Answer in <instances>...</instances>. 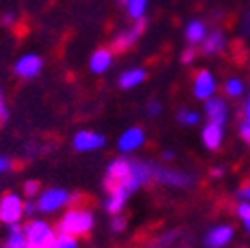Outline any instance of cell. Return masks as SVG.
<instances>
[{
	"mask_svg": "<svg viewBox=\"0 0 250 248\" xmlns=\"http://www.w3.org/2000/svg\"><path fill=\"white\" fill-rule=\"evenodd\" d=\"M93 225H96V216H93V212L89 208L74 207V208H68L64 214L60 216L56 230L80 238V236H87L91 232Z\"/></svg>",
	"mask_w": 250,
	"mask_h": 248,
	"instance_id": "obj_1",
	"label": "cell"
},
{
	"mask_svg": "<svg viewBox=\"0 0 250 248\" xmlns=\"http://www.w3.org/2000/svg\"><path fill=\"white\" fill-rule=\"evenodd\" d=\"M141 187V185L131 177H127L125 181H119L111 187H107V199H105V210L109 214H119L123 210V207L127 205V201L131 199V195Z\"/></svg>",
	"mask_w": 250,
	"mask_h": 248,
	"instance_id": "obj_2",
	"label": "cell"
},
{
	"mask_svg": "<svg viewBox=\"0 0 250 248\" xmlns=\"http://www.w3.org/2000/svg\"><path fill=\"white\" fill-rule=\"evenodd\" d=\"M24 236H26L28 248H54L58 230L46 221L34 219L32 223H28L24 227Z\"/></svg>",
	"mask_w": 250,
	"mask_h": 248,
	"instance_id": "obj_3",
	"label": "cell"
},
{
	"mask_svg": "<svg viewBox=\"0 0 250 248\" xmlns=\"http://www.w3.org/2000/svg\"><path fill=\"white\" fill-rule=\"evenodd\" d=\"M78 201H82L80 195H72L70 191L66 189H48L44 193L38 195V201H36V207L40 212H56L58 208L62 207H68V205H76L78 207Z\"/></svg>",
	"mask_w": 250,
	"mask_h": 248,
	"instance_id": "obj_4",
	"label": "cell"
},
{
	"mask_svg": "<svg viewBox=\"0 0 250 248\" xmlns=\"http://www.w3.org/2000/svg\"><path fill=\"white\" fill-rule=\"evenodd\" d=\"M153 179L167 185V187H177V189H187V187H193L195 177L187 171L181 169H171V167H161V165H153Z\"/></svg>",
	"mask_w": 250,
	"mask_h": 248,
	"instance_id": "obj_5",
	"label": "cell"
},
{
	"mask_svg": "<svg viewBox=\"0 0 250 248\" xmlns=\"http://www.w3.org/2000/svg\"><path fill=\"white\" fill-rule=\"evenodd\" d=\"M24 216V201L16 193H4L0 197V223L8 227L20 225Z\"/></svg>",
	"mask_w": 250,
	"mask_h": 248,
	"instance_id": "obj_6",
	"label": "cell"
},
{
	"mask_svg": "<svg viewBox=\"0 0 250 248\" xmlns=\"http://www.w3.org/2000/svg\"><path fill=\"white\" fill-rule=\"evenodd\" d=\"M143 248H191V236L185 228H171L151 238Z\"/></svg>",
	"mask_w": 250,
	"mask_h": 248,
	"instance_id": "obj_7",
	"label": "cell"
},
{
	"mask_svg": "<svg viewBox=\"0 0 250 248\" xmlns=\"http://www.w3.org/2000/svg\"><path fill=\"white\" fill-rule=\"evenodd\" d=\"M145 28H147V18H139L129 28L121 30V32L111 40V52H125V50H129L141 38V34L145 32Z\"/></svg>",
	"mask_w": 250,
	"mask_h": 248,
	"instance_id": "obj_8",
	"label": "cell"
},
{
	"mask_svg": "<svg viewBox=\"0 0 250 248\" xmlns=\"http://www.w3.org/2000/svg\"><path fill=\"white\" fill-rule=\"evenodd\" d=\"M232 238H234L232 225H214L205 232L203 244L205 248H225L232 242Z\"/></svg>",
	"mask_w": 250,
	"mask_h": 248,
	"instance_id": "obj_9",
	"label": "cell"
},
{
	"mask_svg": "<svg viewBox=\"0 0 250 248\" xmlns=\"http://www.w3.org/2000/svg\"><path fill=\"white\" fill-rule=\"evenodd\" d=\"M44 62L38 54H26L22 58H18V62L14 64V74L22 80H32L42 72Z\"/></svg>",
	"mask_w": 250,
	"mask_h": 248,
	"instance_id": "obj_10",
	"label": "cell"
},
{
	"mask_svg": "<svg viewBox=\"0 0 250 248\" xmlns=\"http://www.w3.org/2000/svg\"><path fill=\"white\" fill-rule=\"evenodd\" d=\"M127 177H131V161L127 159H113L107 169H105V181H104V187H111V185L125 181Z\"/></svg>",
	"mask_w": 250,
	"mask_h": 248,
	"instance_id": "obj_11",
	"label": "cell"
},
{
	"mask_svg": "<svg viewBox=\"0 0 250 248\" xmlns=\"http://www.w3.org/2000/svg\"><path fill=\"white\" fill-rule=\"evenodd\" d=\"M193 91H195V98L199 100H208L214 96V91H216V80L214 76L208 72V70H201L197 72L195 76V83H193Z\"/></svg>",
	"mask_w": 250,
	"mask_h": 248,
	"instance_id": "obj_12",
	"label": "cell"
},
{
	"mask_svg": "<svg viewBox=\"0 0 250 248\" xmlns=\"http://www.w3.org/2000/svg\"><path fill=\"white\" fill-rule=\"evenodd\" d=\"M104 145H105V137L98 131H85L83 129V131H78L74 135V147H76V151H82V153L102 149Z\"/></svg>",
	"mask_w": 250,
	"mask_h": 248,
	"instance_id": "obj_13",
	"label": "cell"
},
{
	"mask_svg": "<svg viewBox=\"0 0 250 248\" xmlns=\"http://www.w3.org/2000/svg\"><path fill=\"white\" fill-rule=\"evenodd\" d=\"M145 143V131L141 127H129L127 131H123L117 139V147L123 153H133Z\"/></svg>",
	"mask_w": 250,
	"mask_h": 248,
	"instance_id": "obj_14",
	"label": "cell"
},
{
	"mask_svg": "<svg viewBox=\"0 0 250 248\" xmlns=\"http://www.w3.org/2000/svg\"><path fill=\"white\" fill-rule=\"evenodd\" d=\"M205 111H207L208 121L218 123V125L225 127V123L229 119V105L223 98H208L205 102Z\"/></svg>",
	"mask_w": 250,
	"mask_h": 248,
	"instance_id": "obj_15",
	"label": "cell"
},
{
	"mask_svg": "<svg viewBox=\"0 0 250 248\" xmlns=\"http://www.w3.org/2000/svg\"><path fill=\"white\" fill-rule=\"evenodd\" d=\"M201 139H203V145H205L208 151L221 149L223 139H225V127L218 125V123L208 121L207 125H205V129H203V133H201Z\"/></svg>",
	"mask_w": 250,
	"mask_h": 248,
	"instance_id": "obj_16",
	"label": "cell"
},
{
	"mask_svg": "<svg viewBox=\"0 0 250 248\" xmlns=\"http://www.w3.org/2000/svg\"><path fill=\"white\" fill-rule=\"evenodd\" d=\"M227 48V36L221 32V30H212L208 32L203 40V46H201V54L203 56H214L218 52H223Z\"/></svg>",
	"mask_w": 250,
	"mask_h": 248,
	"instance_id": "obj_17",
	"label": "cell"
},
{
	"mask_svg": "<svg viewBox=\"0 0 250 248\" xmlns=\"http://www.w3.org/2000/svg\"><path fill=\"white\" fill-rule=\"evenodd\" d=\"M111 60H113L111 48H98L96 52L91 54V58H89V70L93 74H104V72L109 70Z\"/></svg>",
	"mask_w": 250,
	"mask_h": 248,
	"instance_id": "obj_18",
	"label": "cell"
},
{
	"mask_svg": "<svg viewBox=\"0 0 250 248\" xmlns=\"http://www.w3.org/2000/svg\"><path fill=\"white\" fill-rule=\"evenodd\" d=\"M147 78V72L143 68H131L127 72H123L119 76V87L123 89H131V87H137L139 83H143Z\"/></svg>",
	"mask_w": 250,
	"mask_h": 248,
	"instance_id": "obj_19",
	"label": "cell"
},
{
	"mask_svg": "<svg viewBox=\"0 0 250 248\" xmlns=\"http://www.w3.org/2000/svg\"><path fill=\"white\" fill-rule=\"evenodd\" d=\"M207 34H208L207 32V24L203 20H191L189 24H187V28H185V38H187V42L193 44V46L203 42Z\"/></svg>",
	"mask_w": 250,
	"mask_h": 248,
	"instance_id": "obj_20",
	"label": "cell"
},
{
	"mask_svg": "<svg viewBox=\"0 0 250 248\" xmlns=\"http://www.w3.org/2000/svg\"><path fill=\"white\" fill-rule=\"evenodd\" d=\"M131 175L143 187V185L153 181V165H149L145 161H131Z\"/></svg>",
	"mask_w": 250,
	"mask_h": 248,
	"instance_id": "obj_21",
	"label": "cell"
},
{
	"mask_svg": "<svg viewBox=\"0 0 250 248\" xmlns=\"http://www.w3.org/2000/svg\"><path fill=\"white\" fill-rule=\"evenodd\" d=\"M4 248H28L26 236H24V227H20V225H12L10 227V232H8Z\"/></svg>",
	"mask_w": 250,
	"mask_h": 248,
	"instance_id": "obj_22",
	"label": "cell"
},
{
	"mask_svg": "<svg viewBox=\"0 0 250 248\" xmlns=\"http://www.w3.org/2000/svg\"><path fill=\"white\" fill-rule=\"evenodd\" d=\"M147 6H149V0H127V2H125V8H127V16L133 18V20L145 18Z\"/></svg>",
	"mask_w": 250,
	"mask_h": 248,
	"instance_id": "obj_23",
	"label": "cell"
},
{
	"mask_svg": "<svg viewBox=\"0 0 250 248\" xmlns=\"http://www.w3.org/2000/svg\"><path fill=\"white\" fill-rule=\"evenodd\" d=\"M225 94L229 98H240L244 94V83L238 78H229L225 83Z\"/></svg>",
	"mask_w": 250,
	"mask_h": 248,
	"instance_id": "obj_24",
	"label": "cell"
},
{
	"mask_svg": "<svg viewBox=\"0 0 250 248\" xmlns=\"http://www.w3.org/2000/svg\"><path fill=\"white\" fill-rule=\"evenodd\" d=\"M177 119L183 123V125H197V123L201 121V115L193 109H181L177 113Z\"/></svg>",
	"mask_w": 250,
	"mask_h": 248,
	"instance_id": "obj_25",
	"label": "cell"
},
{
	"mask_svg": "<svg viewBox=\"0 0 250 248\" xmlns=\"http://www.w3.org/2000/svg\"><path fill=\"white\" fill-rule=\"evenodd\" d=\"M54 248H78V238L72 234H64V232H58Z\"/></svg>",
	"mask_w": 250,
	"mask_h": 248,
	"instance_id": "obj_26",
	"label": "cell"
},
{
	"mask_svg": "<svg viewBox=\"0 0 250 248\" xmlns=\"http://www.w3.org/2000/svg\"><path fill=\"white\" fill-rule=\"evenodd\" d=\"M236 216L238 219L246 225V223H250V203L248 201H240L238 203V207H236Z\"/></svg>",
	"mask_w": 250,
	"mask_h": 248,
	"instance_id": "obj_27",
	"label": "cell"
},
{
	"mask_svg": "<svg viewBox=\"0 0 250 248\" xmlns=\"http://www.w3.org/2000/svg\"><path fill=\"white\" fill-rule=\"evenodd\" d=\"M125 228H127V219H125V216H121V214H113V219H111V230H113L115 234H119V232H123Z\"/></svg>",
	"mask_w": 250,
	"mask_h": 248,
	"instance_id": "obj_28",
	"label": "cell"
},
{
	"mask_svg": "<svg viewBox=\"0 0 250 248\" xmlns=\"http://www.w3.org/2000/svg\"><path fill=\"white\" fill-rule=\"evenodd\" d=\"M40 193V181H26L24 183V195L26 197H36Z\"/></svg>",
	"mask_w": 250,
	"mask_h": 248,
	"instance_id": "obj_29",
	"label": "cell"
},
{
	"mask_svg": "<svg viewBox=\"0 0 250 248\" xmlns=\"http://www.w3.org/2000/svg\"><path fill=\"white\" fill-rule=\"evenodd\" d=\"M197 56H199V50L195 46H189L181 54V62H183V64H193V62L197 60Z\"/></svg>",
	"mask_w": 250,
	"mask_h": 248,
	"instance_id": "obj_30",
	"label": "cell"
},
{
	"mask_svg": "<svg viewBox=\"0 0 250 248\" xmlns=\"http://www.w3.org/2000/svg\"><path fill=\"white\" fill-rule=\"evenodd\" d=\"M10 113H8V105H6V100L2 96V91H0V125H4V123L8 121Z\"/></svg>",
	"mask_w": 250,
	"mask_h": 248,
	"instance_id": "obj_31",
	"label": "cell"
},
{
	"mask_svg": "<svg viewBox=\"0 0 250 248\" xmlns=\"http://www.w3.org/2000/svg\"><path fill=\"white\" fill-rule=\"evenodd\" d=\"M236 199H238V201H248V203H250V183H248V185H242V187L236 191Z\"/></svg>",
	"mask_w": 250,
	"mask_h": 248,
	"instance_id": "obj_32",
	"label": "cell"
},
{
	"mask_svg": "<svg viewBox=\"0 0 250 248\" xmlns=\"http://www.w3.org/2000/svg\"><path fill=\"white\" fill-rule=\"evenodd\" d=\"M147 113H149V115H159V113H161V103H159V102H149Z\"/></svg>",
	"mask_w": 250,
	"mask_h": 248,
	"instance_id": "obj_33",
	"label": "cell"
},
{
	"mask_svg": "<svg viewBox=\"0 0 250 248\" xmlns=\"http://www.w3.org/2000/svg\"><path fill=\"white\" fill-rule=\"evenodd\" d=\"M36 210H38V207H36V203H34V201H28V203H24V214L32 216Z\"/></svg>",
	"mask_w": 250,
	"mask_h": 248,
	"instance_id": "obj_34",
	"label": "cell"
},
{
	"mask_svg": "<svg viewBox=\"0 0 250 248\" xmlns=\"http://www.w3.org/2000/svg\"><path fill=\"white\" fill-rule=\"evenodd\" d=\"M10 167H12L10 159H6V157H2V155H0V173H4V171H8Z\"/></svg>",
	"mask_w": 250,
	"mask_h": 248,
	"instance_id": "obj_35",
	"label": "cell"
},
{
	"mask_svg": "<svg viewBox=\"0 0 250 248\" xmlns=\"http://www.w3.org/2000/svg\"><path fill=\"white\" fill-rule=\"evenodd\" d=\"M240 28H242V32H244V34H248V32H250V12L244 16V20H242V26H240Z\"/></svg>",
	"mask_w": 250,
	"mask_h": 248,
	"instance_id": "obj_36",
	"label": "cell"
},
{
	"mask_svg": "<svg viewBox=\"0 0 250 248\" xmlns=\"http://www.w3.org/2000/svg\"><path fill=\"white\" fill-rule=\"evenodd\" d=\"M244 121L250 125V98L246 100V105H244Z\"/></svg>",
	"mask_w": 250,
	"mask_h": 248,
	"instance_id": "obj_37",
	"label": "cell"
},
{
	"mask_svg": "<svg viewBox=\"0 0 250 248\" xmlns=\"http://www.w3.org/2000/svg\"><path fill=\"white\" fill-rule=\"evenodd\" d=\"M161 157H163V161H173L175 159V151H163Z\"/></svg>",
	"mask_w": 250,
	"mask_h": 248,
	"instance_id": "obj_38",
	"label": "cell"
},
{
	"mask_svg": "<svg viewBox=\"0 0 250 248\" xmlns=\"http://www.w3.org/2000/svg\"><path fill=\"white\" fill-rule=\"evenodd\" d=\"M225 171H227L225 167H212V171H210V173H212V177H223V175H225Z\"/></svg>",
	"mask_w": 250,
	"mask_h": 248,
	"instance_id": "obj_39",
	"label": "cell"
},
{
	"mask_svg": "<svg viewBox=\"0 0 250 248\" xmlns=\"http://www.w3.org/2000/svg\"><path fill=\"white\" fill-rule=\"evenodd\" d=\"M12 22H14V14H4V16H2V24H4V26H10Z\"/></svg>",
	"mask_w": 250,
	"mask_h": 248,
	"instance_id": "obj_40",
	"label": "cell"
},
{
	"mask_svg": "<svg viewBox=\"0 0 250 248\" xmlns=\"http://www.w3.org/2000/svg\"><path fill=\"white\" fill-rule=\"evenodd\" d=\"M244 228H246V232L250 234V223H246V225H244Z\"/></svg>",
	"mask_w": 250,
	"mask_h": 248,
	"instance_id": "obj_41",
	"label": "cell"
},
{
	"mask_svg": "<svg viewBox=\"0 0 250 248\" xmlns=\"http://www.w3.org/2000/svg\"><path fill=\"white\" fill-rule=\"evenodd\" d=\"M119 2H121V4H125V2H127V0H119Z\"/></svg>",
	"mask_w": 250,
	"mask_h": 248,
	"instance_id": "obj_42",
	"label": "cell"
}]
</instances>
